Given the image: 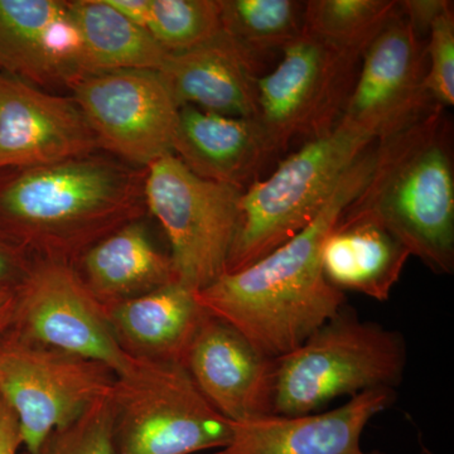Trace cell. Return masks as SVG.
<instances>
[{"label":"cell","mask_w":454,"mask_h":454,"mask_svg":"<svg viewBox=\"0 0 454 454\" xmlns=\"http://www.w3.org/2000/svg\"><path fill=\"white\" fill-rule=\"evenodd\" d=\"M375 143L352 164L300 234L249 267L223 273L196 292L206 313L232 325L265 356L278 358L300 348L346 306L345 293L325 279L322 249L365 186L375 160Z\"/></svg>","instance_id":"obj_1"},{"label":"cell","mask_w":454,"mask_h":454,"mask_svg":"<svg viewBox=\"0 0 454 454\" xmlns=\"http://www.w3.org/2000/svg\"><path fill=\"white\" fill-rule=\"evenodd\" d=\"M145 175L94 153L20 169L0 182V230L33 260L74 265L92 245L142 219Z\"/></svg>","instance_id":"obj_2"},{"label":"cell","mask_w":454,"mask_h":454,"mask_svg":"<svg viewBox=\"0 0 454 454\" xmlns=\"http://www.w3.org/2000/svg\"><path fill=\"white\" fill-rule=\"evenodd\" d=\"M446 109L432 106L376 140L365 186L342 216L384 227L437 274L454 270L452 133Z\"/></svg>","instance_id":"obj_3"},{"label":"cell","mask_w":454,"mask_h":454,"mask_svg":"<svg viewBox=\"0 0 454 454\" xmlns=\"http://www.w3.org/2000/svg\"><path fill=\"white\" fill-rule=\"evenodd\" d=\"M406 360L402 333L361 321L345 306L300 348L276 358L273 414L316 413L336 397L394 389Z\"/></svg>","instance_id":"obj_4"},{"label":"cell","mask_w":454,"mask_h":454,"mask_svg":"<svg viewBox=\"0 0 454 454\" xmlns=\"http://www.w3.org/2000/svg\"><path fill=\"white\" fill-rule=\"evenodd\" d=\"M376 140L339 124L288 155L267 178L244 191L225 273L249 267L300 234L340 178Z\"/></svg>","instance_id":"obj_5"},{"label":"cell","mask_w":454,"mask_h":454,"mask_svg":"<svg viewBox=\"0 0 454 454\" xmlns=\"http://www.w3.org/2000/svg\"><path fill=\"white\" fill-rule=\"evenodd\" d=\"M114 454H197L225 447L232 422L179 364L137 358L112 391Z\"/></svg>","instance_id":"obj_6"},{"label":"cell","mask_w":454,"mask_h":454,"mask_svg":"<svg viewBox=\"0 0 454 454\" xmlns=\"http://www.w3.org/2000/svg\"><path fill=\"white\" fill-rule=\"evenodd\" d=\"M243 192L199 177L175 154L146 168L145 206L168 238L177 282L197 292L225 273Z\"/></svg>","instance_id":"obj_7"},{"label":"cell","mask_w":454,"mask_h":454,"mask_svg":"<svg viewBox=\"0 0 454 454\" xmlns=\"http://www.w3.org/2000/svg\"><path fill=\"white\" fill-rule=\"evenodd\" d=\"M360 61L306 31L282 51L277 67L259 77L253 118L274 154L339 125Z\"/></svg>","instance_id":"obj_8"},{"label":"cell","mask_w":454,"mask_h":454,"mask_svg":"<svg viewBox=\"0 0 454 454\" xmlns=\"http://www.w3.org/2000/svg\"><path fill=\"white\" fill-rule=\"evenodd\" d=\"M115 379L104 364L29 342L11 331L0 339V399L16 415L27 454L37 452L55 430L109 395Z\"/></svg>","instance_id":"obj_9"},{"label":"cell","mask_w":454,"mask_h":454,"mask_svg":"<svg viewBox=\"0 0 454 454\" xmlns=\"http://www.w3.org/2000/svg\"><path fill=\"white\" fill-rule=\"evenodd\" d=\"M11 333L20 339L98 361L115 376L129 372L137 358L116 340L106 307L90 292L71 264L33 260L14 288Z\"/></svg>","instance_id":"obj_10"},{"label":"cell","mask_w":454,"mask_h":454,"mask_svg":"<svg viewBox=\"0 0 454 454\" xmlns=\"http://www.w3.org/2000/svg\"><path fill=\"white\" fill-rule=\"evenodd\" d=\"M98 146L138 168L173 154L179 106L155 71L83 76L70 88Z\"/></svg>","instance_id":"obj_11"},{"label":"cell","mask_w":454,"mask_h":454,"mask_svg":"<svg viewBox=\"0 0 454 454\" xmlns=\"http://www.w3.org/2000/svg\"><path fill=\"white\" fill-rule=\"evenodd\" d=\"M426 38L397 11L361 57L339 124L379 140L434 106L426 91Z\"/></svg>","instance_id":"obj_12"},{"label":"cell","mask_w":454,"mask_h":454,"mask_svg":"<svg viewBox=\"0 0 454 454\" xmlns=\"http://www.w3.org/2000/svg\"><path fill=\"white\" fill-rule=\"evenodd\" d=\"M98 140L73 98L0 71V169H26L94 153Z\"/></svg>","instance_id":"obj_13"},{"label":"cell","mask_w":454,"mask_h":454,"mask_svg":"<svg viewBox=\"0 0 454 454\" xmlns=\"http://www.w3.org/2000/svg\"><path fill=\"white\" fill-rule=\"evenodd\" d=\"M184 366L200 393L230 422L273 414L276 358L265 356L216 317L206 313Z\"/></svg>","instance_id":"obj_14"},{"label":"cell","mask_w":454,"mask_h":454,"mask_svg":"<svg viewBox=\"0 0 454 454\" xmlns=\"http://www.w3.org/2000/svg\"><path fill=\"white\" fill-rule=\"evenodd\" d=\"M395 397L394 389L379 387L357 394L330 411L270 414L232 422L231 441L205 454H384L365 452L361 435Z\"/></svg>","instance_id":"obj_15"},{"label":"cell","mask_w":454,"mask_h":454,"mask_svg":"<svg viewBox=\"0 0 454 454\" xmlns=\"http://www.w3.org/2000/svg\"><path fill=\"white\" fill-rule=\"evenodd\" d=\"M0 68L35 86L70 89L85 76L68 2L0 0Z\"/></svg>","instance_id":"obj_16"},{"label":"cell","mask_w":454,"mask_h":454,"mask_svg":"<svg viewBox=\"0 0 454 454\" xmlns=\"http://www.w3.org/2000/svg\"><path fill=\"white\" fill-rule=\"evenodd\" d=\"M158 74L179 107L234 118L255 116L259 59L223 31L202 46L169 55Z\"/></svg>","instance_id":"obj_17"},{"label":"cell","mask_w":454,"mask_h":454,"mask_svg":"<svg viewBox=\"0 0 454 454\" xmlns=\"http://www.w3.org/2000/svg\"><path fill=\"white\" fill-rule=\"evenodd\" d=\"M173 154L199 177L245 191L274 157L253 118L181 106Z\"/></svg>","instance_id":"obj_18"},{"label":"cell","mask_w":454,"mask_h":454,"mask_svg":"<svg viewBox=\"0 0 454 454\" xmlns=\"http://www.w3.org/2000/svg\"><path fill=\"white\" fill-rule=\"evenodd\" d=\"M106 309L131 357L179 365L206 316L196 292L177 280Z\"/></svg>","instance_id":"obj_19"},{"label":"cell","mask_w":454,"mask_h":454,"mask_svg":"<svg viewBox=\"0 0 454 454\" xmlns=\"http://www.w3.org/2000/svg\"><path fill=\"white\" fill-rule=\"evenodd\" d=\"M74 267L106 309L176 280L169 256L154 247L142 219L92 245Z\"/></svg>","instance_id":"obj_20"},{"label":"cell","mask_w":454,"mask_h":454,"mask_svg":"<svg viewBox=\"0 0 454 454\" xmlns=\"http://www.w3.org/2000/svg\"><path fill=\"white\" fill-rule=\"evenodd\" d=\"M411 254L384 227L364 219L340 216L325 238L322 268L325 279L345 293L387 301Z\"/></svg>","instance_id":"obj_21"},{"label":"cell","mask_w":454,"mask_h":454,"mask_svg":"<svg viewBox=\"0 0 454 454\" xmlns=\"http://www.w3.org/2000/svg\"><path fill=\"white\" fill-rule=\"evenodd\" d=\"M68 7L82 42L85 76L162 70L169 53L146 29L125 20L106 0H74Z\"/></svg>","instance_id":"obj_22"},{"label":"cell","mask_w":454,"mask_h":454,"mask_svg":"<svg viewBox=\"0 0 454 454\" xmlns=\"http://www.w3.org/2000/svg\"><path fill=\"white\" fill-rule=\"evenodd\" d=\"M220 5L223 31L258 59L282 52L304 31L306 2L220 0Z\"/></svg>","instance_id":"obj_23"},{"label":"cell","mask_w":454,"mask_h":454,"mask_svg":"<svg viewBox=\"0 0 454 454\" xmlns=\"http://www.w3.org/2000/svg\"><path fill=\"white\" fill-rule=\"evenodd\" d=\"M396 0H309L304 31L348 55L363 57L397 11Z\"/></svg>","instance_id":"obj_24"},{"label":"cell","mask_w":454,"mask_h":454,"mask_svg":"<svg viewBox=\"0 0 454 454\" xmlns=\"http://www.w3.org/2000/svg\"><path fill=\"white\" fill-rule=\"evenodd\" d=\"M146 31L169 55L196 49L223 31L220 0H151Z\"/></svg>","instance_id":"obj_25"},{"label":"cell","mask_w":454,"mask_h":454,"mask_svg":"<svg viewBox=\"0 0 454 454\" xmlns=\"http://www.w3.org/2000/svg\"><path fill=\"white\" fill-rule=\"evenodd\" d=\"M110 394L74 423L55 430L35 454H114Z\"/></svg>","instance_id":"obj_26"},{"label":"cell","mask_w":454,"mask_h":454,"mask_svg":"<svg viewBox=\"0 0 454 454\" xmlns=\"http://www.w3.org/2000/svg\"><path fill=\"white\" fill-rule=\"evenodd\" d=\"M427 94L432 103L454 106V13L453 4L435 18L426 35Z\"/></svg>","instance_id":"obj_27"},{"label":"cell","mask_w":454,"mask_h":454,"mask_svg":"<svg viewBox=\"0 0 454 454\" xmlns=\"http://www.w3.org/2000/svg\"><path fill=\"white\" fill-rule=\"evenodd\" d=\"M32 264L29 254L0 230V286L16 288Z\"/></svg>","instance_id":"obj_28"},{"label":"cell","mask_w":454,"mask_h":454,"mask_svg":"<svg viewBox=\"0 0 454 454\" xmlns=\"http://www.w3.org/2000/svg\"><path fill=\"white\" fill-rule=\"evenodd\" d=\"M452 4L453 2L448 0H405L399 2V8L414 28L426 38L435 18Z\"/></svg>","instance_id":"obj_29"},{"label":"cell","mask_w":454,"mask_h":454,"mask_svg":"<svg viewBox=\"0 0 454 454\" xmlns=\"http://www.w3.org/2000/svg\"><path fill=\"white\" fill-rule=\"evenodd\" d=\"M22 447L16 415L0 399V454H18Z\"/></svg>","instance_id":"obj_30"},{"label":"cell","mask_w":454,"mask_h":454,"mask_svg":"<svg viewBox=\"0 0 454 454\" xmlns=\"http://www.w3.org/2000/svg\"><path fill=\"white\" fill-rule=\"evenodd\" d=\"M125 20L146 29L151 12V0H106Z\"/></svg>","instance_id":"obj_31"},{"label":"cell","mask_w":454,"mask_h":454,"mask_svg":"<svg viewBox=\"0 0 454 454\" xmlns=\"http://www.w3.org/2000/svg\"><path fill=\"white\" fill-rule=\"evenodd\" d=\"M14 307H16L14 288L0 291V339L11 330Z\"/></svg>","instance_id":"obj_32"},{"label":"cell","mask_w":454,"mask_h":454,"mask_svg":"<svg viewBox=\"0 0 454 454\" xmlns=\"http://www.w3.org/2000/svg\"><path fill=\"white\" fill-rule=\"evenodd\" d=\"M3 289H9L8 286H0V291H3Z\"/></svg>","instance_id":"obj_33"}]
</instances>
